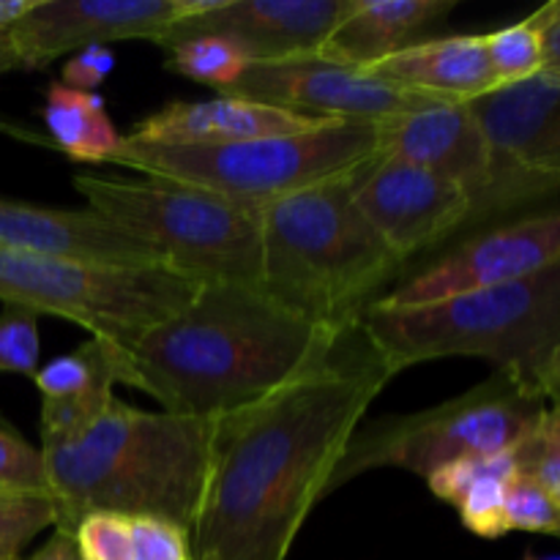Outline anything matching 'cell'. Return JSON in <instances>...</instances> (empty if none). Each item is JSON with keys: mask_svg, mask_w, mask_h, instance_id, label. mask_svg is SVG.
I'll return each mask as SVG.
<instances>
[{"mask_svg": "<svg viewBox=\"0 0 560 560\" xmlns=\"http://www.w3.org/2000/svg\"><path fill=\"white\" fill-rule=\"evenodd\" d=\"M397 377L361 326L252 408L211 421L191 560H288L353 432Z\"/></svg>", "mask_w": 560, "mask_h": 560, "instance_id": "obj_1", "label": "cell"}, {"mask_svg": "<svg viewBox=\"0 0 560 560\" xmlns=\"http://www.w3.org/2000/svg\"><path fill=\"white\" fill-rule=\"evenodd\" d=\"M339 337L290 312L260 284L202 282L178 315L126 350V386L167 413L211 424L288 386L326 359Z\"/></svg>", "mask_w": 560, "mask_h": 560, "instance_id": "obj_2", "label": "cell"}, {"mask_svg": "<svg viewBox=\"0 0 560 560\" xmlns=\"http://www.w3.org/2000/svg\"><path fill=\"white\" fill-rule=\"evenodd\" d=\"M55 501V530L71 534L85 514L156 517L189 534L211 468V424L120 402L88 432L38 446Z\"/></svg>", "mask_w": 560, "mask_h": 560, "instance_id": "obj_3", "label": "cell"}, {"mask_svg": "<svg viewBox=\"0 0 560 560\" xmlns=\"http://www.w3.org/2000/svg\"><path fill=\"white\" fill-rule=\"evenodd\" d=\"M260 288L331 334L361 326L402 279L399 260L353 202V173L257 208Z\"/></svg>", "mask_w": 560, "mask_h": 560, "instance_id": "obj_4", "label": "cell"}, {"mask_svg": "<svg viewBox=\"0 0 560 560\" xmlns=\"http://www.w3.org/2000/svg\"><path fill=\"white\" fill-rule=\"evenodd\" d=\"M361 328L397 375L424 361L468 355L514 372L541 392L560 345V266L438 304L372 306Z\"/></svg>", "mask_w": 560, "mask_h": 560, "instance_id": "obj_5", "label": "cell"}, {"mask_svg": "<svg viewBox=\"0 0 560 560\" xmlns=\"http://www.w3.org/2000/svg\"><path fill=\"white\" fill-rule=\"evenodd\" d=\"M71 184L91 211L153 246L170 271L200 284H260L255 206L151 175L77 173Z\"/></svg>", "mask_w": 560, "mask_h": 560, "instance_id": "obj_6", "label": "cell"}, {"mask_svg": "<svg viewBox=\"0 0 560 560\" xmlns=\"http://www.w3.org/2000/svg\"><path fill=\"white\" fill-rule=\"evenodd\" d=\"M377 153V124H328L228 145H151L124 137L107 164L266 206L353 173Z\"/></svg>", "mask_w": 560, "mask_h": 560, "instance_id": "obj_7", "label": "cell"}, {"mask_svg": "<svg viewBox=\"0 0 560 560\" xmlns=\"http://www.w3.org/2000/svg\"><path fill=\"white\" fill-rule=\"evenodd\" d=\"M547 408L539 388L514 372L495 370L479 386L441 405L364 419L334 468L328 495L370 470L399 468L427 479L454 459L517 448Z\"/></svg>", "mask_w": 560, "mask_h": 560, "instance_id": "obj_8", "label": "cell"}, {"mask_svg": "<svg viewBox=\"0 0 560 560\" xmlns=\"http://www.w3.org/2000/svg\"><path fill=\"white\" fill-rule=\"evenodd\" d=\"M197 290L200 282L167 268L107 266L0 249V304L63 317L93 339L124 350L178 315Z\"/></svg>", "mask_w": 560, "mask_h": 560, "instance_id": "obj_9", "label": "cell"}, {"mask_svg": "<svg viewBox=\"0 0 560 560\" xmlns=\"http://www.w3.org/2000/svg\"><path fill=\"white\" fill-rule=\"evenodd\" d=\"M492 151V178L468 224L560 191V85L536 74L468 102Z\"/></svg>", "mask_w": 560, "mask_h": 560, "instance_id": "obj_10", "label": "cell"}, {"mask_svg": "<svg viewBox=\"0 0 560 560\" xmlns=\"http://www.w3.org/2000/svg\"><path fill=\"white\" fill-rule=\"evenodd\" d=\"M560 266V206L448 244L377 301L383 310L438 304L476 290L501 288Z\"/></svg>", "mask_w": 560, "mask_h": 560, "instance_id": "obj_11", "label": "cell"}, {"mask_svg": "<svg viewBox=\"0 0 560 560\" xmlns=\"http://www.w3.org/2000/svg\"><path fill=\"white\" fill-rule=\"evenodd\" d=\"M228 96L249 98L331 124H381L394 115L435 102L381 80L372 71L334 63L320 55L249 63Z\"/></svg>", "mask_w": 560, "mask_h": 560, "instance_id": "obj_12", "label": "cell"}, {"mask_svg": "<svg viewBox=\"0 0 560 560\" xmlns=\"http://www.w3.org/2000/svg\"><path fill=\"white\" fill-rule=\"evenodd\" d=\"M353 202L408 266L416 255L463 233L470 217V195L463 186L386 153L353 170Z\"/></svg>", "mask_w": 560, "mask_h": 560, "instance_id": "obj_13", "label": "cell"}, {"mask_svg": "<svg viewBox=\"0 0 560 560\" xmlns=\"http://www.w3.org/2000/svg\"><path fill=\"white\" fill-rule=\"evenodd\" d=\"M211 0H38L11 31L20 69H47L60 55L145 38L159 44Z\"/></svg>", "mask_w": 560, "mask_h": 560, "instance_id": "obj_14", "label": "cell"}, {"mask_svg": "<svg viewBox=\"0 0 560 560\" xmlns=\"http://www.w3.org/2000/svg\"><path fill=\"white\" fill-rule=\"evenodd\" d=\"M350 5L353 0H211L202 14L178 22L167 36H222L249 63L306 58L320 52Z\"/></svg>", "mask_w": 560, "mask_h": 560, "instance_id": "obj_15", "label": "cell"}, {"mask_svg": "<svg viewBox=\"0 0 560 560\" xmlns=\"http://www.w3.org/2000/svg\"><path fill=\"white\" fill-rule=\"evenodd\" d=\"M377 153L454 180L470 195V206L492 178L490 142L474 109L459 102H430L381 120Z\"/></svg>", "mask_w": 560, "mask_h": 560, "instance_id": "obj_16", "label": "cell"}, {"mask_svg": "<svg viewBox=\"0 0 560 560\" xmlns=\"http://www.w3.org/2000/svg\"><path fill=\"white\" fill-rule=\"evenodd\" d=\"M0 249L22 255L74 257L129 268H167L145 241L91 208H47L0 197ZM170 271V268H167Z\"/></svg>", "mask_w": 560, "mask_h": 560, "instance_id": "obj_17", "label": "cell"}, {"mask_svg": "<svg viewBox=\"0 0 560 560\" xmlns=\"http://www.w3.org/2000/svg\"><path fill=\"white\" fill-rule=\"evenodd\" d=\"M126 350L93 337L77 345L71 353L38 366L33 383L42 394V446L69 443L91 430L113 405L115 386H126Z\"/></svg>", "mask_w": 560, "mask_h": 560, "instance_id": "obj_18", "label": "cell"}, {"mask_svg": "<svg viewBox=\"0 0 560 560\" xmlns=\"http://www.w3.org/2000/svg\"><path fill=\"white\" fill-rule=\"evenodd\" d=\"M328 124L331 120L306 118L222 93L206 102L164 104L162 109L142 118L126 137L131 142H151V145H228V142L260 140V137L299 135Z\"/></svg>", "mask_w": 560, "mask_h": 560, "instance_id": "obj_19", "label": "cell"}, {"mask_svg": "<svg viewBox=\"0 0 560 560\" xmlns=\"http://www.w3.org/2000/svg\"><path fill=\"white\" fill-rule=\"evenodd\" d=\"M366 71L435 102L468 104L498 88L485 36L474 33L413 42Z\"/></svg>", "mask_w": 560, "mask_h": 560, "instance_id": "obj_20", "label": "cell"}, {"mask_svg": "<svg viewBox=\"0 0 560 560\" xmlns=\"http://www.w3.org/2000/svg\"><path fill=\"white\" fill-rule=\"evenodd\" d=\"M454 9L457 0H353L317 55L353 69H372L413 44L419 33L441 25Z\"/></svg>", "mask_w": 560, "mask_h": 560, "instance_id": "obj_21", "label": "cell"}, {"mask_svg": "<svg viewBox=\"0 0 560 560\" xmlns=\"http://www.w3.org/2000/svg\"><path fill=\"white\" fill-rule=\"evenodd\" d=\"M42 115L55 145L77 164H107L124 140L98 93L74 91L63 82L49 85Z\"/></svg>", "mask_w": 560, "mask_h": 560, "instance_id": "obj_22", "label": "cell"}, {"mask_svg": "<svg viewBox=\"0 0 560 560\" xmlns=\"http://www.w3.org/2000/svg\"><path fill=\"white\" fill-rule=\"evenodd\" d=\"M167 49L170 71L189 80L213 85L228 93L235 82L249 69V58L235 47L233 42L222 36H208V33H195V36H167L156 44Z\"/></svg>", "mask_w": 560, "mask_h": 560, "instance_id": "obj_23", "label": "cell"}, {"mask_svg": "<svg viewBox=\"0 0 560 560\" xmlns=\"http://www.w3.org/2000/svg\"><path fill=\"white\" fill-rule=\"evenodd\" d=\"M485 49L498 88L517 85V82L541 74V33L536 14L501 27V31L487 33Z\"/></svg>", "mask_w": 560, "mask_h": 560, "instance_id": "obj_24", "label": "cell"}, {"mask_svg": "<svg viewBox=\"0 0 560 560\" xmlns=\"http://www.w3.org/2000/svg\"><path fill=\"white\" fill-rule=\"evenodd\" d=\"M55 523L58 512L49 495L0 490V560H20L22 550Z\"/></svg>", "mask_w": 560, "mask_h": 560, "instance_id": "obj_25", "label": "cell"}, {"mask_svg": "<svg viewBox=\"0 0 560 560\" xmlns=\"http://www.w3.org/2000/svg\"><path fill=\"white\" fill-rule=\"evenodd\" d=\"M517 476L539 485L560 506V413L547 408L530 435L514 448Z\"/></svg>", "mask_w": 560, "mask_h": 560, "instance_id": "obj_26", "label": "cell"}, {"mask_svg": "<svg viewBox=\"0 0 560 560\" xmlns=\"http://www.w3.org/2000/svg\"><path fill=\"white\" fill-rule=\"evenodd\" d=\"M517 463H514V448L501 454H481V457H463L443 468L432 470L427 476V490L443 503H457L476 481L485 479H514Z\"/></svg>", "mask_w": 560, "mask_h": 560, "instance_id": "obj_27", "label": "cell"}, {"mask_svg": "<svg viewBox=\"0 0 560 560\" xmlns=\"http://www.w3.org/2000/svg\"><path fill=\"white\" fill-rule=\"evenodd\" d=\"M42 355L38 315L22 306L3 304L0 312V375L36 377Z\"/></svg>", "mask_w": 560, "mask_h": 560, "instance_id": "obj_28", "label": "cell"}, {"mask_svg": "<svg viewBox=\"0 0 560 560\" xmlns=\"http://www.w3.org/2000/svg\"><path fill=\"white\" fill-rule=\"evenodd\" d=\"M80 560H137L131 517L113 512L85 514L71 530Z\"/></svg>", "mask_w": 560, "mask_h": 560, "instance_id": "obj_29", "label": "cell"}, {"mask_svg": "<svg viewBox=\"0 0 560 560\" xmlns=\"http://www.w3.org/2000/svg\"><path fill=\"white\" fill-rule=\"evenodd\" d=\"M0 490L49 495L42 448L27 443L3 416H0Z\"/></svg>", "mask_w": 560, "mask_h": 560, "instance_id": "obj_30", "label": "cell"}, {"mask_svg": "<svg viewBox=\"0 0 560 560\" xmlns=\"http://www.w3.org/2000/svg\"><path fill=\"white\" fill-rule=\"evenodd\" d=\"M512 479H485L476 481L454 506L459 520L470 534L481 539H501L509 534L506 523V490Z\"/></svg>", "mask_w": 560, "mask_h": 560, "instance_id": "obj_31", "label": "cell"}, {"mask_svg": "<svg viewBox=\"0 0 560 560\" xmlns=\"http://www.w3.org/2000/svg\"><path fill=\"white\" fill-rule=\"evenodd\" d=\"M509 530L545 534L560 539V506L534 481L514 476L506 490Z\"/></svg>", "mask_w": 560, "mask_h": 560, "instance_id": "obj_32", "label": "cell"}, {"mask_svg": "<svg viewBox=\"0 0 560 560\" xmlns=\"http://www.w3.org/2000/svg\"><path fill=\"white\" fill-rule=\"evenodd\" d=\"M137 560H191L189 534L167 520L131 517Z\"/></svg>", "mask_w": 560, "mask_h": 560, "instance_id": "obj_33", "label": "cell"}, {"mask_svg": "<svg viewBox=\"0 0 560 560\" xmlns=\"http://www.w3.org/2000/svg\"><path fill=\"white\" fill-rule=\"evenodd\" d=\"M115 69V52L109 47H88L71 55L60 71V82L82 93H96Z\"/></svg>", "mask_w": 560, "mask_h": 560, "instance_id": "obj_34", "label": "cell"}, {"mask_svg": "<svg viewBox=\"0 0 560 560\" xmlns=\"http://www.w3.org/2000/svg\"><path fill=\"white\" fill-rule=\"evenodd\" d=\"M541 33V74L560 85V0L536 11Z\"/></svg>", "mask_w": 560, "mask_h": 560, "instance_id": "obj_35", "label": "cell"}, {"mask_svg": "<svg viewBox=\"0 0 560 560\" xmlns=\"http://www.w3.org/2000/svg\"><path fill=\"white\" fill-rule=\"evenodd\" d=\"M20 560H80V556H77V547H74V539H71V534H66V530H55V534L44 541V547H38L33 556L20 558Z\"/></svg>", "mask_w": 560, "mask_h": 560, "instance_id": "obj_36", "label": "cell"}, {"mask_svg": "<svg viewBox=\"0 0 560 560\" xmlns=\"http://www.w3.org/2000/svg\"><path fill=\"white\" fill-rule=\"evenodd\" d=\"M38 0H0V36L9 38L11 31L31 14Z\"/></svg>", "mask_w": 560, "mask_h": 560, "instance_id": "obj_37", "label": "cell"}, {"mask_svg": "<svg viewBox=\"0 0 560 560\" xmlns=\"http://www.w3.org/2000/svg\"><path fill=\"white\" fill-rule=\"evenodd\" d=\"M541 394H545L547 405L560 413V345L556 353H552V361L550 366H547L545 377H541Z\"/></svg>", "mask_w": 560, "mask_h": 560, "instance_id": "obj_38", "label": "cell"}, {"mask_svg": "<svg viewBox=\"0 0 560 560\" xmlns=\"http://www.w3.org/2000/svg\"><path fill=\"white\" fill-rule=\"evenodd\" d=\"M11 69H20V60H16V52L9 38L0 36V74H5Z\"/></svg>", "mask_w": 560, "mask_h": 560, "instance_id": "obj_39", "label": "cell"}, {"mask_svg": "<svg viewBox=\"0 0 560 560\" xmlns=\"http://www.w3.org/2000/svg\"><path fill=\"white\" fill-rule=\"evenodd\" d=\"M525 560H560V558H556V556H534V552H528Z\"/></svg>", "mask_w": 560, "mask_h": 560, "instance_id": "obj_40", "label": "cell"}]
</instances>
